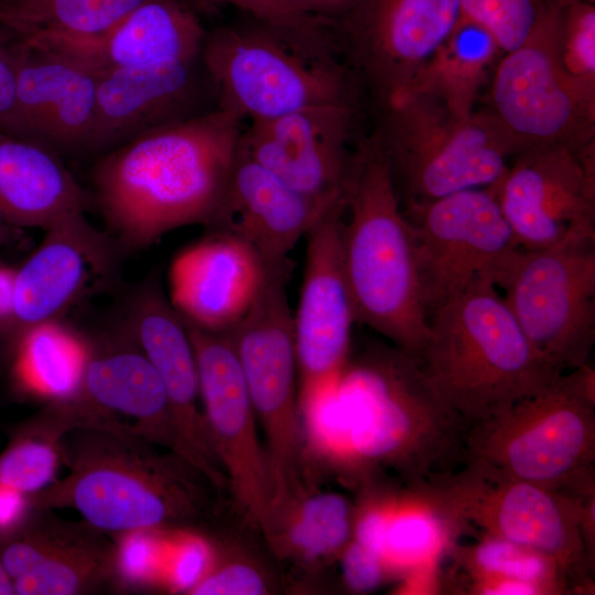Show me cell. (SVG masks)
Masks as SVG:
<instances>
[{
  "label": "cell",
  "mask_w": 595,
  "mask_h": 595,
  "mask_svg": "<svg viewBox=\"0 0 595 595\" xmlns=\"http://www.w3.org/2000/svg\"><path fill=\"white\" fill-rule=\"evenodd\" d=\"M208 433L226 473L229 491L246 522L259 527L272 495L264 445L229 333L187 323Z\"/></svg>",
  "instance_id": "obj_17"
},
{
  "label": "cell",
  "mask_w": 595,
  "mask_h": 595,
  "mask_svg": "<svg viewBox=\"0 0 595 595\" xmlns=\"http://www.w3.org/2000/svg\"><path fill=\"white\" fill-rule=\"evenodd\" d=\"M17 269L0 260V339L13 325Z\"/></svg>",
  "instance_id": "obj_45"
},
{
  "label": "cell",
  "mask_w": 595,
  "mask_h": 595,
  "mask_svg": "<svg viewBox=\"0 0 595 595\" xmlns=\"http://www.w3.org/2000/svg\"><path fill=\"white\" fill-rule=\"evenodd\" d=\"M6 433L8 444L0 454V487L30 496L52 484L62 463L58 443L13 424Z\"/></svg>",
  "instance_id": "obj_36"
},
{
  "label": "cell",
  "mask_w": 595,
  "mask_h": 595,
  "mask_svg": "<svg viewBox=\"0 0 595 595\" xmlns=\"http://www.w3.org/2000/svg\"><path fill=\"white\" fill-rule=\"evenodd\" d=\"M499 52L484 28L462 17L404 95L425 94L453 113L469 116Z\"/></svg>",
  "instance_id": "obj_31"
},
{
  "label": "cell",
  "mask_w": 595,
  "mask_h": 595,
  "mask_svg": "<svg viewBox=\"0 0 595 595\" xmlns=\"http://www.w3.org/2000/svg\"><path fill=\"white\" fill-rule=\"evenodd\" d=\"M0 560L15 595H86L120 591L116 539L86 520L30 505L0 534Z\"/></svg>",
  "instance_id": "obj_20"
},
{
  "label": "cell",
  "mask_w": 595,
  "mask_h": 595,
  "mask_svg": "<svg viewBox=\"0 0 595 595\" xmlns=\"http://www.w3.org/2000/svg\"><path fill=\"white\" fill-rule=\"evenodd\" d=\"M339 556L344 582L353 592L374 591L394 575L381 554L353 538Z\"/></svg>",
  "instance_id": "obj_41"
},
{
  "label": "cell",
  "mask_w": 595,
  "mask_h": 595,
  "mask_svg": "<svg viewBox=\"0 0 595 595\" xmlns=\"http://www.w3.org/2000/svg\"><path fill=\"white\" fill-rule=\"evenodd\" d=\"M342 195L343 257L356 323L418 359L429 317L411 226L375 130L353 150Z\"/></svg>",
  "instance_id": "obj_3"
},
{
  "label": "cell",
  "mask_w": 595,
  "mask_h": 595,
  "mask_svg": "<svg viewBox=\"0 0 595 595\" xmlns=\"http://www.w3.org/2000/svg\"><path fill=\"white\" fill-rule=\"evenodd\" d=\"M454 527L472 523L484 534L532 548L553 559L571 591L583 589L594 566L583 542L573 491L509 478L463 464L410 490Z\"/></svg>",
  "instance_id": "obj_9"
},
{
  "label": "cell",
  "mask_w": 595,
  "mask_h": 595,
  "mask_svg": "<svg viewBox=\"0 0 595 595\" xmlns=\"http://www.w3.org/2000/svg\"><path fill=\"white\" fill-rule=\"evenodd\" d=\"M558 55L572 84L595 101V1L581 0L563 8Z\"/></svg>",
  "instance_id": "obj_37"
},
{
  "label": "cell",
  "mask_w": 595,
  "mask_h": 595,
  "mask_svg": "<svg viewBox=\"0 0 595 595\" xmlns=\"http://www.w3.org/2000/svg\"><path fill=\"white\" fill-rule=\"evenodd\" d=\"M12 227L13 226L8 224L0 215V247L4 246V244L11 238V236H14Z\"/></svg>",
  "instance_id": "obj_48"
},
{
  "label": "cell",
  "mask_w": 595,
  "mask_h": 595,
  "mask_svg": "<svg viewBox=\"0 0 595 595\" xmlns=\"http://www.w3.org/2000/svg\"><path fill=\"white\" fill-rule=\"evenodd\" d=\"M17 102L25 139L61 152L86 153L97 104V75L40 44L18 39Z\"/></svg>",
  "instance_id": "obj_26"
},
{
  "label": "cell",
  "mask_w": 595,
  "mask_h": 595,
  "mask_svg": "<svg viewBox=\"0 0 595 595\" xmlns=\"http://www.w3.org/2000/svg\"><path fill=\"white\" fill-rule=\"evenodd\" d=\"M420 368L467 429L504 413L558 379L493 283L446 301L429 315Z\"/></svg>",
  "instance_id": "obj_6"
},
{
  "label": "cell",
  "mask_w": 595,
  "mask_h": 595,
  "mask_svg": "<svg viewBox=\"0 0 595 595\" xmlns=\"http://www.w3.org/2000/svg\"><path fill=\"white\" fill-rule=\"evenodd\" d=\"M269 585L261 571L241 558L218 555L191 595H260L267 594Z\"/></svg>",
  "instance_id": "obj_40"
},
{
  "label": "cell",
  "mask_w": 595,
  "mask_h": 595,
  "mask_svg": "<svg viewBox=\"0 0 595 595\" xmlns=\"http://www.w3.org/2000/svg\"><path fill=\"white\" fill-rule=\"evenodd\" d=\"M241 130L240 119L214 108L102 153L90 192L106 231L128 252L180 227H207L220 205Z\"/></svg>",
  "instance_id": "obj_1"
},
{
  "label": "cell",
  "mask_w": 595,
  "mask_h": 595,
  "mask_svg": "<svg viewBox=\"0 0 595 595\" xmlns=\"http://www.w3.org/2000/svg\"><path fill=\"white\" fill-rule=\"evenodd\" d=\"M415 249L423 304L429 315L482 283H493L520 248L494 186L465 190L402 206Z\"/></svg>",
  "instance_id": "obj_13"
},
{
  "label": "cell",
  "mask_w": 595,
  "mask_h": 595,
  "mask_svg": "<svg viewBox=\"0 0 595 595\" xmlns=\"http://www.w3.org/2000/svg\"><path fill=\"white\" fill-rule=\"evenodd\" d=\"M65 477L29 496L37 508H73L112 537L184 530L204 520L214 487L174 451L131 435L76 429L60 441Z\"/></svg>",
  "instance_id": "obj_2"
},
{
  "label": "cell",
  "mask_w": 595,
  "mask_h": 595,
  "mask_svg": "<svg viewBox=\"0 0 595 595\" xmlns=\"http://www.w3.org/2000/svg\"><path fill=\"white\" fill-rule=\"evenodd\" d=\"M451 555L465 580H509L532 584L543 595L571 591L562 569L532 548L489 534L472 544H452Z\"/></svg>",
  "instance_id": "obj_33"
},
{
  "label": "cell",
  "mask_w": 595,
  "mask_h": 595,
  "mask_svg": "<svg viewBox=\"0 0 595 595\" xmlns=\"http://www.w3.org/2000/svg\"><path fill=\"white\" fill-rule=\"evenodd\" d=\"M0 131L23 137L17 102V64L12 45L0 42Z\"/></svg>",
  "instance_id": "obj_42"
},
{
  "label": "cell",
  "mask_w": 595,
  "mask_h": 595,
  "mask_svg": "<svg viewBox=\"0 0 595 595\" xmlns=\"http://www.w3.org/2000/svg\"><path fill=\"white\" fill-rule=\"evenodd\" d=\"M595 371L561 375L504 413L467 429L464 463L554 489L595 472Z\"/></svg>",
  "instance_id": "obj_7"
},
{
  "label": "cell",
  "mask_w": 595,
  "mask_h": 595,
  "mask_svg": "<svg viewBox=\"0 0 595 595\" xmlns=\"http://www.w3.org/2000/svg\"><path fill=\"white\" fill-rule=\"evenodd\" d=\"M95 207L57 152L0 131V215L13 227L45 229L74 212Z\"/></svg>",
  "instance_id": "obj_28"
},
{
  "label": "cell",
  "mask_w": 595,
  "mask_h": 595,
  "mask_svg": "<svg viewBox=\"0 0 595 595\" xmlns=\"http://www.w3.org/2000/svg\"><path fill=\"white\" fill-rule=\"evenodd\" d=\"M29 509V496L0 487V534L14 528Z\"/></svg>",
  "instance_id": "obj_46"
},
{
  "label": "cell",
  "mask_w": 595,
  "mask_h": 595,
  "mask_svg": "<svg viewBox=\"0 0 595 595\" xmlns=\"http://www.w3.org/2000/svg\"><path fill=\"white\" fill-rule=\"evenodd\" d=\"M207 234L173 258L166 294L185 323L229 333L255 304L269 268L242 241L219 231Z\"/></svg>",
  "instance_id": "obj_24"
},
{
  "label": "cell",
  "mask_w": 595,
  "mask_h": 595,
  "mask_svg": "<svg viewBox=\"0 0 595 595\" xmlns=\"http://www.w3.org/2000/svg\"><path fill=\"white\" fill-rule=\"evenodd\" d=\"M172 530H137L113 537L120 591L161 585Z\"/></svg>",
  "instance_id": "obj_38"
},
{
  "label": "cell",
  "mask_w": 595,
  "mask_h": 595,
  "mask_svg": "<svg viewBox=\"0 0 595 595\" xmlns=\"http://www.w3.org/2000/svg\"><path fill=\"white\" fill-rule=\"evenodd\" d=\"M44 231L40 245L17 269L14 320L3 338L22 327L64 317L117 280L126 252L108 231L95 228L85 212L68 214Z\"/></svg>",
  "instance_id": "obj_21"
},
{
  "label": "cell",
  "mask_w": 595,
  "mask_h": 595,
  "mask_svg": "<svg viewBox=\"0 0 595 595\" xmlns=\"http://www.w3.org/2000/svg\"><path fill=\"white\" fill-rule=\"evenodd\" d=\"M563 8L497 64L489 110L518 149L594 142L595 101L567 78L558 55ZM517 153V154H518Z\"/></svg>",
  "instance_id": "obj_14"
},
{
  "label": "cell",
  "mask_w": 595,
  "mask_h": 595,
  "mask_svg": "<svg viewBox=\"0 0 595 595\" xmlns=\"http://www.w3.org/2000/svg\"><path fill=\"white\" fill-rule=\"evenodd\" d=\"M0 595H15L12 582L0 560Z\"/></svg>",
  "instance_id": "obj_47"
},
{
  "label": "cell",
  "mask_w": 595,
  "mask_h": 595,
  "mask_svg": "<svg viewBox=\"0 0 595 595\" xmlns=\"http://www.w3.org/2000/svg\"><path fill=\"white\" fill-rule=\"evenodd\" d=\"M412 508L386 499L383 555L393 573L431 559L444 545L454 526L410 494Z\"/></svg>",
  "instance_id": "obj_34"
},
{
  "label": "cell",
  "mask_w": 595,
  "mask_h": 595,
  "mask_svg": "<svg viewBox=\"0 0 595 595\" xmlns=\"http://www.w3.org/2000/svg\"><path fill=\"white\" fill-rule=\"evenodd\" d=\"M205 7L232 6L251 18L289 24H302L317 20L295 12L285 0H192Z\"/></svg>",
  "instance_id": "obj_43"
},
{
  "label": "cell",
  "mask_w": 595,
  "mask_h": 595,
  "mask_svg": "<svg viewBox=\"0 0 595 595\" xmlns=\"http://www.w3.org/2000/svg\"><path fill=\"white\" fill-rule=\"evenodd\" d=\"M595 240L519 248L496 281L533 348L560 374L589 363L595 342Z\"/></svg>",
  "instance_id": "obj_12"
},
{
  "label": "cell",
  "mask_w": 595,
  "mask_h": 595,
  "mask_svg": "<svg viewBox=\"0 0 595 595\" xmlns=\"http://www.w3.org/2000/svg\"><path fill=\"white\" fill-rule=\"evenodd\" d=\"M290 273V261L269 269L255 304L229 332L257 421L264 432L272 483L268 508L301 485L305 455L293 313L286 290Z\"/></svg>",
  "instance_id": "obj_10"
},
{
  "label": "cell",
  "mask_w": 595,
  "mask_h": 595,
  "mask_svg": "<svg viewBox=\"0 0 595 595\" xmlns=\"http://www.w3.org/2000/svg\"><path fill=\"white\" fill-rule=\"evenodd\" d=\"M461 19V0H360L335 29L349 68L381 110L410 89Z\"/></svg>",
  "instance_id": "obj_15"
},
{
  "label": "cell",
  "mask_w": 595,
  "mask_h": 595,
  "mask_svg": "<svg viewBox=\"0 0 595 595\" xmlns=\"http://www.w3.org/2000/svg\"><path fill=\"white\" fill-rule=\"evenodd\" d=\"M121 315L120 323L163 385L176 431L178 454L192 463L217 493L229 490L204 416L188 329L155 274L144 279L127 295Z\"/></svg>",
  "instance_id": "obj_19"
},
{
  "label": "cell",
  "mask_w": 595,
  "mask_h": 595,
  "mask_svg": "<svg viewBox=\"0 0 595 595\" xmlns=\"http://www.w3.org/2000/svg\"><path fill=\"white\" fill-rule=\"evenodd\" d=\"M336 391L357 472L394 470L414 490L464 463L467 426L436 397L419 361L392 344L348 359Z\"/></svg>",
  "instance_id": "obj_4"
},
{
  "label": "cell",
  "mask_w": 595,
  "mask_h": 595,
  "mask_svg": "<svg viewBox=\"0 0 595 595\" xmlns=\"http://www.w3.org/2000/svg\"><path fill=\"white\" fill-rule=\"evenodd\" d=\"M462 17L479 24L504 54L524 44L556 11V0H461Z\"/></svg>",
  "instance_id": "obj_35"
},
{
  "label": "cell",
  "mask_w": 595,
  "mask_h": 595,
  "mask_svg": "<svg viewBox=\"0 0 595 595\" xmlns=\"http://www.w3.org/2000/svg\"><path fill=\"white\" fill-rule=\"evenodd\" d=\"M576 1H581V0H556V2L561 6V7H566L573 2H576ZM595 1V0H593Z\"/></svg>",
  "instance_id": "obj_49"
},
{
  "label": "cell",
  "mask_w": 595,
  "mask_h": 595,
  "mask_svg": "<svg viewBox=\"0 0 595 595\" xmlns=\"http://www.w3.org/2000/svg\"><path fill=\"white\" fill-rule=\"evenodd\" d=\"M357 102L317 106L252 120L238 148L290 187L326 205L343 193Z\"/></svg>",
  "instance_id": "obj_22"
},
{
  "label": "cell",
  "mask_w": 595,
  "mask_h": 595,
  "mask_svg": "<svg viewBox=\"0 0 595 595\" xmlns=\"http://www.w3.org/2000/svg\"><path fill=\"white\" fill-rule=\"evenodd\" d=\"M91 351V337L65 317L17 329L0 340V370L22 401L55 402L79 387Z\"/></svg>",
  "instance_id": "obj_29"
},
{
  "label": "cell",
  "mask_w": 595,
  "mask_h": 595,
  "mask_svg": "<svg viewBox=\"0 0 595 595\" xmlns=\"http://www.w3.org/2000/svg\"><path fill=\"white\" fill-rule=\"evenodd\" d=\"M214 545L191 529L172 530L163 566L162 586L174 593L190 594L210 570Z\"/></svg>",
  "instance_id": "obj_39"
},
{
  "label": "cell",
  "mask_w": 595,
  "mask_h": 595,
  "mask_svg": "<svg viewBox=\"0 0 595 595\" xmlns=\"http://www.w3.org/2000/svg\"><path fill=\"white\" fill-rule=\"evenodd\" d=\"M147 0H0V25L18 34L104 32Z\"/></svg>",
  "instance_id": "obj_32"
},
{
  "label": "cell",
  "mask_w": 595,
  "mask_h": 595,
  "mask_svg": "<svg viewBox=\"0 0 595 595\" xmlns=\"http://www.w3.org/2000/svg\"><path fill=\"white\" fill-rule=\"evenodd\" d=\"M207 97L215 100L202 57L97 75L96 116L86 153L102 154L155 128L208 111Z\"/></svg>",
  "instance_id": "obj_23"
},
{
  "label": "cell",
  "mask_w": 595,
  "mask_h": 595,
  "mask_svg": "<svg viewBox=\"0 0 595 595\" xmlns=\"http://www.w3.org/2000/svg\"><path fill=\"white\" fill-rule=\"evenodd\" d=\"M90 337L91 351L78 389L63 400L44 404L15 426L57 443L72 430H106L178 454L163 385L131 335L118 322Z\"/></svg>",
  "instance_id": "obj_11"
},
{
  "label": "cell",
  "mask_w": 595,
  "mask_h": 595,
  "mask_svg": "<svg viewBox=\"0 0 595 595\" xmlns=\"http://www.w3.org/2000/svg\"><path fill=\"white\" fill-rule=\"evenodd\" d=\"M298 13L318 20L337 23L345 18L360 0H285Z\"/></svg>",
  "instance_id": "obj_44"
},
{
  "label": "cell",
  "mask_w": 595,
  "mask_h": 595,
  "mask_svg": "<svg viewBox=\"0 0 595 595\" xmlns=\"http://www.w3.org/2000/svg\"><path fill=\"white\" fill-rule=\"evenodd\" d=\"M334 23L250 22L207 32L202 63L216 108L263 120L306 108L357 102L354 76L337 57Z\"/></svg>",
  "instance_id": "obj_5"
},
{
  "label": "cell",
  "mask_w": 595,
  "mask_h": 595,
  "mask_svg": "<svg viewBox=\"0 0 595 595\" xmlns=\"http://www.w3.org/2000/svg\"><path fill=\"white\" fill-rule=\"evenodd\" d=\"M355 516L345 496L309 493L301 484L266 510L259 527L279 556L318 562L340 555L353 538Z\"/></svg>",
  "instance_id": "obj_30"
},
{
  "label": "cell",
  "mask_w": 595,
  "mask_h": 595,
  "mask_svg": "<svg viewBox=\"0 0 595 595\" xmlns=\"http://www.w3.org/2000/svg\"><path fill=\"white\" fill-rule=\"evenodd\" d=\"M376 132L402 206L494 186L518 153L490 111L457 116L425 94L379 110Z\"/></svg>",
  "instance_id": "obj_8"
},
{
  "label": "cell",
  "mask_w": 595,
  "mask_h": 595,
  "mask_svg": "<svg viewBox=\"0 0 595 595\" xmlns=\"http://www.w3.org/2000/svg\"><path fill=\"white\" fill-rule=\"evenodd\" d=\"M494 190L521 249L595 240L594 142L523 150Z\"/></svg>",
  "instance_id": "obj_16"
},
{
  "label": "cell",
  "mask_w": 595,
  "mask_h": 595,
  "mask_svg": "<svg viewBox=\"0 0 595 595\" xmlns=\"http://www.w3.org/2000/svg\"><path fill=\"white\" fill-rule=\"evenodd\" d=\"M192 0H147L104 32L19 36L48 47L95 75L202 57L207 35Z\"/></svg>",
  "instance_id": "obj_25"
},
{
  "label": "cell",
  "mask_w": 595,
  "mask_h": 595,
  "mask_svg": "<svg viewBox=\"0 0 595 595\" xmlns=\"http://www.w3.org/2000/svg\"><path fill=\"white\" fill-rule=\"evenodd\" d=\"M328 204L300 194L238 148L220 205L206 228L242 241L270 269L289 261Z\"/></svg>",
  "instance_id": "obj_27"
},
{
  "label": "cell",
  "mask_w": 595,
  "mask_h": 595,
  "mask_svg": "<svg viewBox=\"0 0 595 595\" xmlns=\"http://www.w3.org/2000/svg\"><path fill=\"white\" fill-rule=\"evenodd\" d=\"M343 195L306 234L307 246L293 332L299 400L335 382L349 359L355 320L342 246Z\"/></svg>",
  "instance_id": "obj_18"
}]
</instances>
